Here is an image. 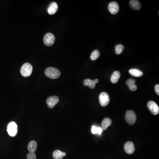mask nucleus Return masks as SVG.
<instances>
[{
  "mask_svg": "<svg viewBox=\"0 0 159 159\" xmlns=\"http://www.w3.org/2000/svg\"><path fill=\"white\" fill-rule=\"evenodd\" d=\"M58 10V5L56 2H52L49 6L48 9V13L50 15L55 14Z\"/></svg>",
  "mask_w": 159,
  "mask_h": 159,
  "instance_id": "obj_12",
  "label": "nucleus"
},
{
  "mask_svg": "<svg viewBox=\"0 0 159 159\" xmlns=\"http://www.w3.org/2000/svg\"><path fill=\"white\" fill-rule=\"evenodd\" d=\"M130 5L132 9L138 10L141 8V4L137 0H131L130 2Z\"/></svg>",
  "mask_w": 159,
  "mask_h": 159,
  "instance_id": "obj_15",
  "label": "nucleus"
},
{
  "mask_svg": "<svg viewBox=\"0 0 159 159\" xmlns=\"http://www.w3.org/2000/svg\"><path fill=\"white\" fill-rule=\"evenodd\" d=\"M103 131L102 130L101 127H97L95 126H93L92 127V132L93 134H98L99 135H101Z\"/></svg>",
  "mask_w": 159,
  "mask_h": 159,
  "instance_id": "obj_20",
  "label": "nucleus"
},
{
  "mask_svg": "<svg viewBox=\"0 0 159 159\" xmlns=\"http://www.w3.org/2000/svg\"><path fill=\"white\" fill-rule=\"evenodd\" d=\"M124 49V46L122 45H117L116 46V48H115V52L117 54L119 55V54H120L122 53Z\"/></svg>",
  "mask_w": 159,
  "mask_h": 159,
  "instance_id": "obj_21",
  "label": "nucleus"
},
{
  "mask_svg": "<svg viewBox=\"0 0 159 159\" xmlns=\"http://www.w3.org/2000/svg\"><path fill=\"white\" fill-rule=\"evenodd\" d=\"M55 37L51 33H47L44 37V43L47 46H50L53 45L55 42Z\"/></svg>",
  "mask_w": 159,
  "mask_h": 159,
  "instance_id": "obj_5",
  "label": "nucleus"
},
{
  "mask_svg": "<svg viewBox=\"0 0 159 159\" xmlns=\"http://www.w3.org/2000/svg\"><path fill=\"white\" fill-rule=\"evenodd\" d=\"M111 124L112 121L110 118H105L103 119L102 122L101 128L103 131L105 130H107L108 127H109V126L111 125Z\"/></svg>",
  "mask_w": 159,
  "mask_h": 159,
  "instance_id": "obj_13",
  "label": "nucleus"
},
{
  "mask_svg": "<svg viewBox=\"0 0 159 159\" xmlns=\"http://www.w3.org/2000/svg\"><path fill=\"white\" fill-rule=\"evenodd\" d=\"M59 98L57 96H50L46 100V103L49 108H52L55 107V105L58 103Z\"/></svg>",
  "mask_w": 159,
  "mask_h": 159,
  "instance_id": "obj_9",
  "label": "nucleus"
},
{
  "mask_svg": "<svg viewBox=\"0 0 159 159\" xmlns=\"http://www.w3.org/2000/svg\"><path fill=\"white\" fill-rule=\"evenodd\" d=\"M124 150L128 154H132L135 151V146L131 141H127L124 145Z\"/></svg>",
  "mask_w": 159,
  "mask_h": 159,
  "instance_id": "obj_10",
  "label": "nucleus"
},
{
  "mask_svg": "<svg viewBox=\"0 0 159 159\" xmlns=\"http://www.w3.org/2000/svg\"><path fill=\"white\" fill-rule=\"evenodd\" d=\"M37 144L36 141H32L28 145V150L31 152H34L36 150Z\"/></svg>",
  "mask_w": 159,
  "mask_h": 159,
  "instance_id": "obj_18",
  "label": "nucleus"
},
{
  "mask_svg": "<svg viewBox=\"0 0 159 159\" xmlns=\"http://www.w3.org/2000/svg\"><path fill=\"white\" fill-rule=\"evenodd\" d=\"M155 90L156 92V94L159 96V84H156L155 86Z\"/></svg>",
  "mask_w": 159,
  "mask_h": 159,
  "instance_id": "obj_25",
  "label": "nucleus"
},
{
  "mask_svg": "<svg viewBox=\"0 0 159 159\" xmlns=\"http://www.w3.org/2000/svg\"><path fill=\"white\" fill-rule=\"evenodd\" d=\"M45 73L47 77L53 79L58 78L61 75L60 71L54 67H49L46 69Z\"/></svg>",
  "mask_w": 159,
  "mask_h": 159,
  "instance_id": "obj_1",
  "label": "nucleus"
},
{
  "mask_svg": "<svg viewBox=\"0 0 159 159\" xmlns=\"http://www.w3.org/2000/svg\"><path fill=\"white\" fill-rule=\"evenodd\" d=\"M147 106L152 114L154 115H157L158 114L159 112V107L155 102L152 101H149Z\"/></svg>",
  "mask_w": 159,
  "mask_h": 159,
  "instance_id": "obj_7",
  "label": "nucleus"
},
{
  "mask_svg": "<svg viewBox=\"0 0 159 159\" xmlns=\"http://www.w3.org/2000/svg\"><path fill=\"white\" fill-rule=\"evenodd\" d=\"M100 55H101V54H100L99 50H96L92 52L91 55H90V58L92 61H95L100 56Z\"/></svg>",
  "mask_w": 159,
  "mask_h": 159,
  "instance_id": "obj_19",
  "label": "nucleus"
},
{
  "mask_svg": "<svg viewBox=\"0 0 159 159\" xmlns=\"http://www.w3.org/2000/svg\"><path fill=\"white\" fill-rule=\"evenodd\" d=\"M33 67L29 63L24 64L20 69V73L22 76L24 77H29L32 73Z\"/></svg>",
  "mask_w": 159,
  "mask_h": 159,
  "instance_id": "obj_2",
  "label": "nucleus"
},
{
  "mask_svg": "<svg viewBox=\"0 0 159 159\" xmlns=\"http://www.w3.org/2000/svg\"><path fill=\"white\" fill-rule=\"evenodd\" d=\"M130 90L132 91H135L137 89V86L135 84L129 87Z\"/></svg>",
  "mask_w": 159,
  "mask_h": 159,
  "instance_id": "obj_24",
  "label": "nucleus"
},
{
  "mask_svg": "<svg viewBox=\"0 0 159 159\" xmlns=\"http://www.w3.org/2000/svg\"><path fill=\"white\" fill-rule=\"evenodd\" d=\"M121 74L119 71H115L113 73L111 78V81L113 84H116L118 82L120 77Z\"/></svg>",
  "mask_w": 159,
  "mask_h": 159,
  "instance_id": "obj_17",
  "label": "nucleus"
},
{
  "mask_svg": "<svg viewBox=\"0 0 159 159\" xmlns=\"http://www.w3.org/2000/svg\"><path fill=\"white\" fill-rule=\"evenodd\" d=\"M7 132L10 136H16L18 132V127L17 124L14 122H10L7 126Z\"/></svg>",
  "mask_w": 159,
  "mask_h": 159,
  "instance_id": "obj_3",
  "label": "nucleus"
},
{
  "mask_svg": "<svg viewBox=\"0 0 159 159\" xmlns=\"http://www.w3.org/2000/svg\"><path fill=\"white\" fill-rule=\"evenodd\" d=\"M27 159H36V155L34 152H30L27 155Z\"/></svg>",
  "mask_w": 159,
  "mask_h": 159,
  "instance_id": "obj_23",
  "label": "nucleus"
},
{
  "mask_svg": "<svg viewBox=\"0 0 159 159\" xmlns=\"http://www.w3.org/2000/svg\"><path fill=\"white\" fill-rule=\"evenodd\" d=\"M126 120L130 125H133L135 123L137 120V116L135 113L132 111H127L125 116Z\"/></svg>",
  "mask_w": 159,
  "mask_h": 159,
  "instance_id": "obj_4",
  "label": "nucleus"
},
{
  "mask_svg": "<svg viewBox=\"0 0 159 159\" xmlns=\"http://www.w3.org/2000/svg\"><path fill=\"white\" fill-rule=\"evenodd\" d=\"M108 9L111 14L113 15L116 14L119 10L118 3L116 1L111 2L108 5Z\"/></svg>",
  "mask_w": 159,
  "mask_h": 159,
  "instance_id": "obj_8",
  "label": "nucleus"
},
{
  "mask_svg": "<svg viewBox=\"0 0 159 159\" xmlns=\"http://www.w3.org/2000/svg\"><path fill=\"white\" fill-rule=\"evenodd\" d=\"M129 72L132 76L137 77H142L143 75V73L142 71L136 69H132L129 70Z\"/></svg>",
  "mask_w": 159,
  "mask_h": 159,
  "instance_id": "obj_14",
  "label": "nucleus"
},
{
  "mask_svg": "<svg viewBox=\"0 0 159 159\" xmlns=\"http://www.w3.org/2000/svg\"><path fill=\"white\" fill-rule=\"evenodd\" d=\"M136 81L135 79H128L126 82V84L128 85V87H130V86H132V85H134L135 84Z\"/></svg>",
  "mask_w": 159,
  "mask_h": 159,
  "instance_id": "obj_22",
  "label": "nucleus"
},
{
  "mask_svg": "<svg viewBox=\"0 0 159 159\" xmlns=\"http://www.w3.org/2000/svg\"><path fill=\"white\" fill-rule=\"evenodd\" d=\"M98 82V79L92 80L89 79H86L84 81L83 84L84 86H88L89 88H91V89H94L96 87V84Z\"/></svg>",
  "mask_w": 159,
  "mask_h": 159,
  "instance_id": "obj_11",
  "label": "nucleus"
},
{
  "mask_svg": "<svg viewBox=\"0 0 159 159\" xmlns=\"http://www.w3.org/2000/svg\"><path fill=\"white\" fill-rule=\"evenodd\" d=\"M99 101L102 106L106 107L108 105L110 101L109 95L105 92L101 93L99 96Z\"/></svg>",
  "mask_w": 159,
  "mask_h": 159,
  "instance_id": "obj_6",
  "label": "nucleus"
},
{
  "mask_svg": "<svg viewBox=\"0 0 159 159\" xmlns=\"http://www.w3.org/2000/svg\"><path fill=\"white\" fill-rule=\"evenodd\" d=\"M66 156L65 152H63L59 150H56L53 152V156L54 159H63L64 156Z\"/></svg>",
  "mask_w": 159,
  "mask_h": 159,
  "instance_id": "obj_16",
  "label": "nucleus"
}]
</instances>
